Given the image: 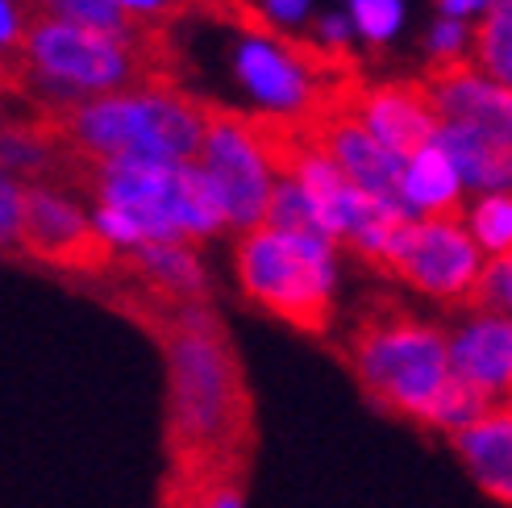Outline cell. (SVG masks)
<instances>
[{
    "instance_id": "30",
    "label": "cell",
    "mask_w": 512,
    "mask_h": 508,
    "mask_svg": "<svg viewBox=\"0 0 512 508\" xmlns=\"http://www.w3.org/2000/svg\"><path fill=\"white\" fill-rule=\"evenodd\" d=\"M492 0H438V13L450 17V21H471V17H483L488 13Z\"/></svg>"
},
{
    "instance_id": "15",
    "label": "cell",
    "mask_w": 512,
    "mask_h": 508,
    "mask_svg": "<svg viewBox=\"0 0 512 508\" xmlns=\"http://www.w3.org/2000/svg\"><path fill=\"white\" fill-rule=\"evenodd\" d=\"M400 196L408 217H463V180L433 142L404 159Z\"/></svg>"
},
{
    "instance_id": "25",
    "label": "cell",
    "mask_w": 512,
    "mask_h": 508,
    "mask_svg": "<svg viewBox=\"0 0 512 508\" xmlns=\"http://www.w3.org/2000/svg\"><path fill=\"white\" fill-rule=\"evenodd\" d=\"M471 50V21H450V17H438L429 25L425 34V55H429V67H450V63H463Z\"/></svg>"
},
{
    "instance_id": "26",
    "label": "cell",
    "mask_w": 512,
    "mask_h": 508,
    "mask_svg": "<svg viewBox=\"0 0 512 508\" xmlns=\"http://www.w3.org/2000/svg\"><path fill=\"white\" fill-rule=\"evenodd\" d=\"M113 5L130 17V25H138V30L167 34V25L184 17L196 0H113Z\"/></svg>"
},
{
    "instance_id": "6",
    "label": "cell",
    "mask_w": 512,
    "mask_h": 508,
    "mask_svg": "<svg viewBox=\"0 0 512 508\" xmlns=\"http://www.w3.org/2000/svg\"><path fill=\"white\" fill-rule=\"evenodd\" d=\"M196 163L221 196L229 230L246 234L254 225H263L267 200L275 188V171L263 155L259 134H254V125H250V113L204 100V134H200Z\"/></svg>"
},
{
    "instance_id": "13",
    "label": "cell",
    "mask_w": 512,
    "mask_h": 508,
    "mask_svg": "<svg viewBox=\"0 0 512 508\" xmlns=\"http://www.w3.org/2000/svg\"><path fill=\"white\" fill-rule=\"evenodd\" d=\"M450 446L458 459H463V467L471 471V479L496 504L512 500V413H508V404H496L488 417L471 421L467 429H454Z\"/></svg>"
},
{
    "instance_id": "4",
    "label": "cell",
    "mask_w": 512,
    "mask_h": 508,
    "mask_svg": "<svg viewBox=\"0 0 512 508\" xmlns=\"http://www.w3.org/2000/svg\"><path fill=\"white\" fill-rule=\"evenodd\" d=\"M346 367L375 409L425 421L446 384V334L388 296H371L346 334Z\"/></svg>"
},
{
    "instance_id": "24",
    "label": "cell",
    "mask_w": 512,
    "mask_h": 508,
    "mask_svg": "<svg viewBox=\"0 0 512 508\" xmlns=\"http://www.w3.org/2000/svg\"><path fill=\"white\" fill-rule=\"evenodd\" d=\"M346 21L367 46H388L404 25V0H350Z\"/></svg>"
},
{
    "instance_id": "5",
    "label": "cell",
    "mask_w": 512,
    "mask_h": 508,
    "mask_svg": "<svg viewBox=\"0 0 512 508\" xmlns=\"http://www.w3.org/2000/svg\"><path fill=\"white\" fill-rule=\"evenodd\" d=\"M234 271L246 300L300 334L321 338L334 321L338 246L329 238L275 234L267 225H254L234 246Z\"/></svg>"
},
{
    "instance_id": "27",
    "label": "cell",
    "mask_w": 512,
    "mask_h": 508,
    "mask_svg": "<svg viewBox=\"0 0 512 508\" xmlns=\"http://www.w3.org/2000/svg\"><path fill=\"white\" fill-rule=\"evenodd\" d=\"M17 217H21V184L0 171V254H17Z\"/></svg>"
},
{
    "instance_id": "17",
    "label": "cell",
    "mask_w": 512,
    "mask_h": 508,
    "mask_svg": "<svg viewBox=\"0 0 512 508\" xmlns=\"http://www.w3.org/2000/svg\"><path fill=\"white\" fill-rule=\"evenodd\" d=\"M467 59L479 75H488L492 84L508 88L512 80V0H492L488 5V13L471 30Z\"/></svg>"
},
{
    "instance_id": "1",
    "label": "cell",
    "mask_w": 512,
    "mask_h": 508,
    "mask_svg": "<svg viewBox=\"0 0 512 508\" xmlns=\"http://www.w3.org/2000/svg\"><path fill=\"white\" fill-rule=\"evenodd\" d=\"M142 321L167 363V475L250 471L259 425L234 338L209 300L159 304L142 296Z\"/></svg>"
},
{
    "instance_id": "11",
    "label": "cell",
    "mask_w": 512,
    "mask_h": 508,
    "mask_svg": "<svg viewBox=\"0 0 512 508\" xmlns=\"http://www.w3.org/2000/svg\"><path fill=\"white\" fill-rule=\"evenodd\" d=\"M446 367L454 379L488 392L492 400L512 388V321L508 317H475L446 338Z\"/></svg>"
},
{
    "instance_id": "20",
    "label": "cell",
    "mask_w": 512,
    "mask_h": 508,
    "mask_svg": "<svg viewBox=\"0 0 512 508\" xmlns=\"http://www.w3.org/2000/svg\"><path fill=\"white\" fill-rule=\"evenodd\" d=\"M30 9L38 17H55L67 25H84V30H100V34H117V38H138L146 30L130 25L113 0H30Z\"/></svg>"
},
{
    "instance_id": "2",
    "label": "cell",
    "mask_w": 512,
    "mask_h": 508,
    "mask_svg": "<svg viewBox=\"0 0 512 508\" xmlns=\"http://www.w3.org/2000/svg\"><path fill=\"white\" fill-rule=\"evenodd\" d=\"M67 159L192 163L204 134V100L175 84H142L42 117Z\"/></svg>"
},
{
    "instance_id": "28",
    "label": "cell",
    "mask_w": 512,
    "mask_h": 508,
    "mask_svg": "<svg viewBox=\"0 0 512 508\" xmlns=\"http://www.w3.org/2000/svg\"><path fill=\"white\" fill-rule=\"evenodd\" d=\"M313 30H317V42H313V46H321L325 55L350 59V38H354V30H350L346 13H321V17L313 21Z\"/></svg>"
},
{
    "instance_id": "7",
    "label": "cell",
    "mask_w": 512,
    "mask_h": 508,
    "mask_svg": "<svg viewBox=\"0 0 512 508\" xmlns=\"http://www.w3.org/2000/svg\"><path fill=\"white\" fill-rule=\"evenodd\" d=\"M483 267V254L471 242L463 217H413L383 246L379 271L396 275L421 296L463 304L475 275Z\"/></svg>"
},
{
    "instance_id": "23",
    "label": "cell",
    "mask_w": 512,
    "mask_h": 508,
    "mask_svg": "<svg viewBox=\"0 0 512 508\" xmlns=\"http://www.w3.org/2000/svg\"><path fill=\"white\" fill-rule=\"evenodd\" d=\"M467 309H475V317H508L512 304V254H500V259H483L479 275L471 292L463 296Z\"/></svg>"
},
{
    "instance_id": "19",
    "label": "cell",
    "mask_w": 512,
    "mask_h": 508,
    "mask_svg": "<svg viewBox=\"0 0 512 508\" xmlns=\"http://www.w3.org/2000/svg\"><path fill=\"white\" fill-rule=\"evenodd\" d=\"M496 404H500V400H492L488 392H479V388L463 384V379L446 375V384L438 388V396L429 400L421 425H433V429H442V434H454V429H467L471 421L488 417Z\"/></svg>"
},
{
    "instance_id": "9",
    "label": "cell",
    "mask_w": 512,
    "mask_h": 508,
    "mask_svg": "<svg viewBox=\"0 0 512 508\" xmlns=\"http://www.w3.org/2000/svg\"><path fill=\"white\" fill-rule=\"evenodd\" d=\"M346 109L383 150H392L400 159L429 146L442 125L421 80H383V84L358 80L346 92Z\"/></svg>"
},
{
    "instance_id": "29",
    "label": "cell",
    "mask_w": 512,
    "mask_h": 508,
    "mask_svg": "<svg viewBox=\"0 0 512 508\" xmlns=\"http://www.w3.org/2000/svg\"><path fill=\"white\" fill-rule=\"evenodd\" d=\"M259 17L271 25H279V30H300L304 21L313 17V0H259Z\"/></svg>"
},
{
    "instance_id": "12",
    "label": "cell",
    "mask_w": 512,
    "mask_h": 508,
    "mask_svg": "<svg viewBox=\"0 0 512 508\" xmlns=\"http://www.w3.org/2000/svg\"><path fill=\"white\" fill-rule=\"evenodd\" d=\"M125 267L159 304H192L209 300V275H204L196 250L184 242H142L121 254Z\"/></svg>"
},
{
    "instance_id": "22",
    "label": "cell",
    "mask_w": 512,
    "mask_h": 508,
    "mask_svg": "<svg viewBox=\"0 0 512 508\" xmlns=\"http://www.w3.org/2000/svg\"><path fill=\"white\" fill-rule=\"evenodd\" d=\"M34 21L30 0H0V96L17 92L21 96V75H25V30Z\"/></svg>"
},
{
    "instance_id": "10",
    "label": "cell",
    "mask_w": 512,
    "mask_h": 508,
    "mask_svg": "<svg viewBox=\"0 0 512 508\" xmlns=\"http://www.w3.org/2000/svg\"><path fill=\"white\" fill-rule=\"evenodd\" d=\"M421 84L429 92L438 121L475 125V130H488L500 142H512V92L504 84H492L488 75H479L471 59L450 67H429Z\"/></svg>"
},
{
    "instance_id": "21",
    "label": "cell",
    "mask_w": 512,
    "mask_h": 508,
    "mask_svg": "<svg viewBox=\"0 0 512 508\" xmlns=\"http://www.w3.org/2000/svg\"><path fill=\"white\" fill-rule=\"evenodd\" d=\"M463 225L483 259H500L512 250V200L508 192H488L475 200V209L463 213Z\"/></svg>"
},
{
    "instance_id": "18",
    "label": "cell",
    "mask_w": 512,
    "mask_h": 508,
    "mask_svg": "<svg viewBox=\"0 0 512 508\" xmlns=\"http://www.w3.org/2000/svg\"><path fill=\"white\" fill-rule=\"evenodd\" d=\"M250 471H209V475H167L163 508H246Z\"/></svg>"
},
{
    "instance_id": "8",
    "label": "cell",
    "mask_w": 512,
    "mask_h": 508,
    "mask_svg": "<svg viewBox=\"0 0 512 508\" xmlns=\"http://www.w3.org/2000/svg\"><path fill=\"white\" fill-rule=\"evenodd\" d=\"M17 254L59 271H105L117 263V254L96 238L80 200H71L59 184H21Z\"/></svg>"
},
{
    "instance_id": "3",
    "label": "cell",
    "mask_w": 512,
    "mask_h": 508,
    "mask_svg": "<svg viewBox=\"0 0 512 508\" xmlns=\"http://www.w3.org/2000/svg\"><path fill=\"white\" fill-rule=\"evenodd\" d=\"M25 75L21 96L42 100L38 117H50L67 105H80L92 96H109L142 84H171L163 59V34L146 30L138 38H117L67 25L55 17H38L25 30Z\"/></svg>"
},
{
    "instance_id": "14",
    "label": "cell",
    "mask_w": 512,
    "mask_h": 508,
    "mask_svg": "<svg viewBox=\"0 0 512 508\" xmlns=\"http://www.w3.org/2000/svg\"><path fill=\"white\" fill-rule=\"evenodd\" d=\"M433 146L450 159V167L458 171L463 188H475L479 196L508 192V184H512V142H500L488 130H475V125L442 121L438 134H433Z\"/></svg>"
},
{
    "instance_id": "16",
    "label": "cell",
    "mask_w": 512,
    "mask_h": 508,
    "mask_svg": "<svg viewBox=\"0 0 512 508\" xmlns=\"http://www.w3.org/2000/svg\"><path fill=\"white\" fill-rule=\"evenodd\" d=\"M63 163L59 142L50 138L46 121H0V171L17 184H50V175Z\"/></svg>"
}]
</instances>
